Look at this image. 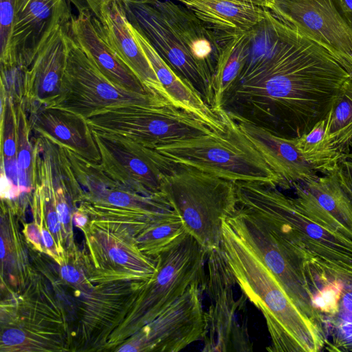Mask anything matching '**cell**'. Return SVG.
Returning a JSON list of instances; mask_svg holds the SVG:
<instances>
[{"label": "cell", "instance_id": "1", "mask_svg": "<svg viewBox=\"0 0 352 352\" xmlns=\"http://www.w3.org/2000/svg\"><path fill=\"white\" fill-rule=\"evenodd\" d=\"M351 80L331 54L296 30L266 65L227 92L220 111L295 139L327 117Z\"/></svg>", "mask_w": 352, "mask_h": 352}, {"label": "cell", "instance_id": "2", "mask_svg": "<svg viewBox=\"0 0 352 352\" xmlns=\"http://www.w3.org/2000/svg\"><path fill=\"white\" fill-rule=\"evenodd\" d=\"M220 248L236 282L262 313L271 339L270 352H318L325 337L292 301L274 274L228 217Z\"/></svg>", "mask_w": 352, "mask_h": 352}, {"label": "cell", "instance_id": "3", "mask_svg": "<svg viewBox=\"0 0 352 352\" xmlns=\"http://www.w3.org/2000/svg\"><path fill=\"white\" fill-rule=\"evenodd\" d=\"M218 116L224 124L223 131H213L155 149L173 163L222 179L234 182H261L286 188L281 177L237 122L224 111Z\"/></svg>", "mask_w": 352, "mask_h": 352}, {"label": "cell", "instance_id": "4", "mask_svg": "<svg viewBox=\"0 0 352 352\" xmlns=\"http://www.w3.org/2000/svg\"><path fill=\"white\" fill-rule=\"evenodd\" d=\"M160 193L208 253L220 248L223 222L237 207L235 182L176 164Z\"/></svg>", "mask_w": 352, "mask_h": 352}, {"label": "cell", "instance_id": "5", "mask_svg": "<svg viewBox=\"0 0 352 352\" xmlns=\"http://www.w3.org/2000/svg\"><path fill=\"white\" fill-rule=\"evenodd\" d=\"M228 219L262 259L298 307L322 331L321 318L312 305L305 270V245L289 230L237 205ZM324 333V331H323Z\"/></svg>", "mask_w": 352, "mask_h": 352}, {"label": "cell", "instance_id": "6", "mask_svg": "<svg viewBox=\"0 0 352 352\" xmlns=\"http://www.w3.org/2000/svg\"><path fill=\"white\" fill-rule=\"evenodd\" d=\"M87 121L93 131L151 148L213 131L197 116L171 104L116 106L94 113Z\"/></svg>", "mask_w": 352, "mask_h": 352}, {"label": "cell", "instance_id": "7", "mask_svg": "<svg viewBox=\"0 0 352 352\" xmlns=\"http://www.w3.org/2000/svg\"><path fill=\"white\" fill-rule=\"evenodd\" d=\"M208 252L190 234L155 256L153 274L137 284L131 311L133 332L138 331L179 299L192 285L205 287Z\"/></svg>", "mask_w": 352, "mask_h": 352}, {"label": "cell", "instance_id": "8", "mask_svg": "<svg viewBox=\"0 0 352 352\" xmlns=\"http://www.w3.org/2000/svg\"><path fill=\"white\" fill-rule=\"evenodd\" d=\"M68 48L60 95L47 107L65 109L87 119L102 109L116 106L170 104L156 95L132 93L113 85L70 34Z\"/></svg>", "mask_w": 352, "mask_h": 352}, {"label": "cell", "instance_id": "9", "mask_svg": "<svg viewBox=\"0 0 352 352\" xmlns=\"http://www.w3.org/2000/svg\"><path fill=\"white\" fill-rule=\"evenodd\" d=\"M204 291L209 298L206 311L207 333L203 351H252L247 326L240 324L238 314L245 310L242 292L236 300L234 289L237 285L221 248L208 253Z\"/></svg>", "mask_w": 352, "mask_h": 352}, {"label": "cell", "instance_id": "10", "mask_svg": "<svg viewBox=\"0 0 352 352\" xmlns=\"http://www.w3.org/2000/svg\"><path fill=\"white\" fill-rule=\"evenodd\" d=\"M239 200L283 220L298 235L306 248L316 255L352 261V240L322 226L273 185L254 182H236Z\"/></svg>", "mask_w": 352, "mask_h": 352}, {"label": "cell", "instance_id": "11", "mask_svg": "<svg viewBox=\"0 0 352 352\" xmlns=\"http://www.w3.org/2000/svg\"><path fill=\"white\" fill-rule=\"evenodd\" d=\"M265 8L323 47L352 76V25L333 0H271Z\"/></svg>", "mask_w": 352, "mask_h": 352}, {"label": "cell", "instance_id": "12", "mask_svg": "<svg viewBox=\"0 0 352 352\" xmlns=\"http://www.w3.org/2000/svg\"><path fill=\"white\" fill-rule=\"evenodd\" d=\"M93 133L100 154V164L111 178L143 195L160 194L164 177L177 164L155 148L118 135Z\"/></svg>", "mask_w": 352, "mask_h": 352}, {"label": "cell", "instance_id": "13", "mask_svg": "<svg viewBox=\"0 0 352 352\" xmlns=\"http://www.w3.org/2000/svg\"><path fill=\"white\" fill-rule=\"evenodd\" d=\"M204 287L191 285L170 306L137 331L128 344L131 351L178 352L207 333Z\"/></svg>", "mask_w": 352, "mask_h": 352}, {"label": "cell", "instance_id": "14", "mask_svg": "<svg viewBox=\"0 0 352 352\" xmlns=\"http://www.w3.org/2000/svg\"><path fill=\"white\" fill-rule=\"evenodd\" d=\"M127 17L136 23L155 50L182 79L192 87L211 108V81L151 3H124Z\"/></svg>", "mask_w": 352, "mask_h": 352}, {"label": "cell", "instance_id": "15", "mask_svg": "<svg viewBox=\"0 0 352 352\" xmlns=\"http://www.w3.org/2000/svg\"><path fill=\"white\" fill-rule=\"evenodd\" d=\"M74 173L82 186L86 203L160 216L173 212L168 202L160 193L146 196L130 190L111 178L100 163L91 162L65 148Z\"/></svg>", "mask_w": 352, "mask_h": 352}, {"label": "cell", "instance_id": "16", "mask_svg": "<svg viewBox=\"0 0 352 352\" xmlns=\"http://www.w3.org/2000/svg\"><path fill=\"white\" fill-rule=\"evenodd\" d=\"M78 14L72 16L69 34L105 78L113 85L127 91L154 94L116 54L100 21L95 14L94 16L87 6H78Z\"/></svg>", "mask_w": 352, "mask_h": 352}, {"label": "cell", "instance_id": "17", "mask_svg": "<svg viewBox=\"0 0 352 352\" xmlns=\"http://www.w3.org/2000/svg\"><path fill=\"white\" fill-rule=\"evenodd\" d=\"M72 16L55 26L28 70L24 97L26 111L50 106L60 95L68 54Z\"/></svg>", "mask_w": 352, "mask_h": 352}, {"label": "cell", "instance_id": "18", "mask_svg": "<svg viewBox=\"0 0 352 352\" xmlns=\"http://www.w3.org/2000/svg\"><path fill=\"white\" fill-rule=\"evenodd\" d=\"M72 15L67 0H16L9 63L30 67L55 26Z\"/></svg>", "mask_w": 352, "mask_h": 352}, {"label": "cell", "instance_id": "19", "mask_svg": "<svg viewBox=\"0 0 352 352\" xmlns=\"http://www.w3.org/2000/svg\"><path fill=\"white\" fill-rule=\"evenodd\" d=\"M93 13L100 21L111 46L119 57L151 92L173 105L132 32L123 3L120 0H103Z\"/></svg>", "mask_w": 352, "mask_h": 352}, {"label": "cell", "instance_id": "20", "mask_svg": "<svg viewBox=\"0 0 352 352\" xmlns=\"http://www.w3.org/2000/svg\"><path fill=\"white\" fill-rule=\"evenodd\" d=\"M292 188L298 206L309 217L352 240V201L334 173L318 175Z\"/></svg>", "mask_w": 352, "mask_h": 352}, {"label": "cell", "instance_id": "21", "mask_svg": "<svg viewBox=\"0 0 352 352\" xmlns=\"http://www.w3.org/2000/svg\"><path fill=\"white\" fill-rule=\"evenodd\" d=\"M151 3L162 14L192 57L212 82L223 43L189 8L172 0Z\"/></svg>", "mask_w": 352, "mask_h": 352}, {"label": "cell", "instance_id": "22", "mask_svg": "<svg viewBox=\"0 0 352 352\" xmlns=\"http://www.w3.org/2000/svg\"><path fill=\"white\" fill-rule=\"evenodd\" d=\"M34 135L42 136L84 158L100 163V154L87 119L75 113L42 106L26 111Z\"/></svg>", "mask_w": 352, "mask_h": 352}, {"label": "cell", "instance_id": "23", "mask_svg": "<svg viewBox=\"0 0 352 352\" xmlns=\"http://www.w3.org/2000/svg\"><path fill=\"white\" fill-rule=\"evenodd\" d=\"M233 119L281 177L286 188H291L296 183L308 182L318 176V173L305 161L298 150L294 139L278 136L242 119Z\"/></svg>", "mask_w": 352, "mask_h": 352}, {"label": "cell", "instance_id": "24", "mask_svg": "<svg viewBox=\"0 0 352 352\" xmlns=\"http://www.w3.org/2000/svg\"><path fill=\"white\" fill-rule=\"evenodd\" d=\"M122 234H116L103 227L90 236V250L93 256L104 258L96 261L107 275L126 276L137 280L151 277L156 267L155 257L143 254L133 239L126 242ZM99 258H96L98 260ZM99 264V265H100Z\"/></svg>", "mask_w": 352, "mask_h": 352}, {"label": "cell", "instance_id": "25", "mask_svg": "<svg viewBox=\"0 0 352 352\" xmlns=\"http://www.w3.org/2000/svg\"><path fill=\"white\" fill-rule=\"evenodd\" d=\"M192 10L223 45L249 32L265 17L266 8L248 0H177Z\"/></svg>", "mask_w": 352, "mask_h": 352}, {"label": "cell", "instance_id": "26", "mask_svg": "<svg viewBox=\"0 0 352 352\" xmlns=\"http://www.w3.org/2000/svg\"><path fill=\"white\" fill-rule=\"evenodd\" d=\"M132 32L148 58L160 83L169 95L172 104L192 113L214 131H223L222 120L206 104L196 90L166 63L153 47L138 25L129 20Z\"/></svg>", "mask_w": 352, "mask_h": 352}, {"label": "cell", "instance_id": "27", "mask_svg": "<svg viewBox=\"0 0 352 352\" xmlns=\"http://www.w3.org/2000/svg\"><path fill=\"white\" fill-rule=\"evenodd\" d=\"M316 255V254H315ZM320 265L341 285V293L332 314L322 318L324 349L352 351V261L316 255Z\"/></svg>", "mask_w": 352, "mask_h": 352}, {"label": "cell", "instance_id": "28", "mask_svg": "<svg viewBox=\"0 0 352 352\" xmlns=\"http://www.w3.org/2000/svg\"><path fill=\"white\" fill-rule=\"evenodd\" d=\"M296 32L294 28L280 21L266 9L264 19L250 32L248 57L241 75L233 86L267 65L292 38Z\"/></svg>", "mask_w": 352, "mask_h": 352}, {"label": "cell", "instance_id": "29", "mask_svg": "<svg viewBox=\"0 0 352 352\" xmlns=\"http://www.w3.org/2000/svg\"><path fill=\"white\" fill-rule=\"evenodd\" d=\"M20 197L16 109L12 100L1 92V198L16 201Z\"/></svg>", "mask_w": 352, "mask_h": 352}, {"label": "cell", "instance_id": "30", "mask_svg": "<svg viewBox=\"0 0 352 352\" xmlns=\"http://www.w3.org/2000/svg\"><path fill=\"white\" fill-rule=\"evenodd\" d=\"M250 32L228 40L222 46L212 80V109L217 116L225 95L236 82L246 63L250 50Z\"/></svg>", "mask_w": 352, "mask_h": 352}, {"label": "cell", "instance_id": "31", "mask_svg": "<svg viewBox=\"0 0 352 352\" xmlns=\"http://www.w3.org/2000/svg\"><path fill=\"white\" fill-rule=\"evenodd\" d=\"M16 109L17 164L21 197L15 201L23 206L30 203L38 179L36 148L32 138L24 102Z\"/></svg>", "mask_w": 352, "mask_h": 352}, {"label": "cell", "instance_id": "32", "mask_svg": "<svg viewBox=\"0 0 352 352\" xmlns=\"http://www.w3.org/2000/svg\"><path fill=\"white\" fill-rule=\"evenodd\" d=\"M188 234L182 219L174 210L149 223L133 239L143 254L155 257L180 243Z\"/></svg>", "mask_w": 352, "mask_h": 352}, {"label": "cell", "instance_id": "33", "mask_svg": "<svg viewBox=\"0 0 352 352\" xmlns=\"http://www.w3.org/2000/svg\"><path fill=\"white\" fill-rule=\"evenodd\" d=\"M325 129L326 118L317 122L308 133L294 139L305 161L322 175L334 173L342 157L326 140Z\"/></svg>", "mask_w": 352, "mask_h": 352}, {"label": "cell", "instance_id": "34", "mask_svg": "<svg viewBox=\"0 0 352 352\" xmlns=\"http://www.w3.org/2000/svg\"><path fill=\"white\" fill-rule=\"evenodd\" d=\"M28 69L19 62L1 63V92L10 98L14 104L24 102Z\"/></svg>", "mask_w": 352, "mask_h": 352}, {"label": "cell", "instance_id": "35", "mask_svg": "<svg viewBox=\"0 0 352 352\" xmlns=\"http://www.w3.org/2000/svg\"><path fill=\"white\" fill-rule=\"evenodd\" d=\"M0 1V63H9L16 0Z\"/></svg>", "mask_w": 352, "mask_h": 352}, {"label": "cell", "instance_id": "36", "mask_svg": "<svg viewBox=\"0 0 352 352\" xmlns=\"http://www.w3.org/2000/svg\"><path fill=\"white\" fill-rule=\"evenodd\" d=\"M334 175L341 188L352 201V153L340 160Z\"/></svg>", "mask_w": 352, "mask_h": 352}, {"label": "cell", "instance_id": "37", "mask_svg": "<svg viewBox=\"0 0 352 352\" xmlns=\"http://www.w3.org/2000/svg\"><path fill=\"white\" fill-rule=\"evenodd\" d=\"M60 275L61 277L67 283L73 285H80L86 280V277L77 264L72 263L63 258L60 263Z\"/></svg>", "mask_w": 352, "mask_h": 352}, {"label": "cell", "instance_id": "38", "mask_svg": "<svg viewBox=\"0 0 352 352\" xmlns=\"http://www.w3.org/2000/svg\"><path fill=\"white\" fill-rule=\"evenodd\" d=\"M333 1L346 21L352 25V0Z\"/></svg>", "mask_w": 352, "mask_h": 352}, {"label": "cell", "instance_id": "39", "mask_svg": "<svg viewBox=\"0 0 352 352\" xmlns=\"http://www.w3.org/2000/svg\"><path fill=\"white\" fill-rule=\"evenodd\" d=\"M103 0H84L85 5L94 12Z\"/></svg>", "mask_w": 352, "mask_h": 352}, {"label": "cell", "instance_id": "40", "mask_svg": "<svg viewBox=\"0 0 352 352\" xmlns=\"http://www.w3.org/2000/svg\"><path fill=\"white\" fill-rule=\"evenodd\" d=\"M122 2L124 3H148L151 1H153L154 0H120Z\"/></svg>", "mask_w": 352, "mask_h": 352}]
</instances>
